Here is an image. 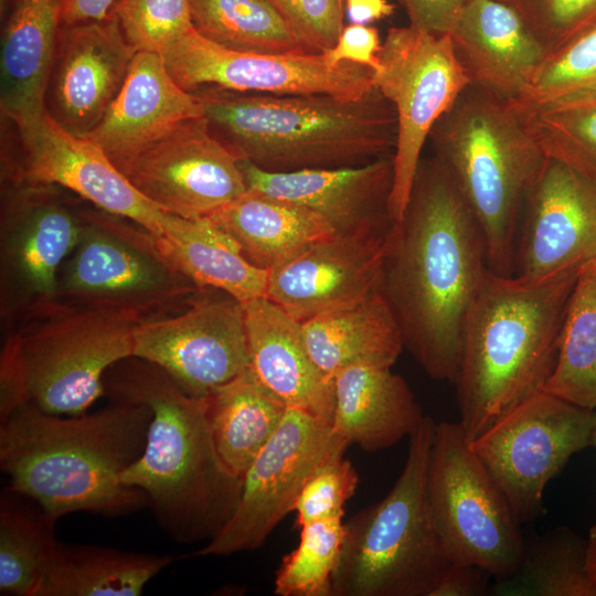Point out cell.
<instances>
[{
    "instance_id": "7402d4cb",
    "label": "cell",
    "mask_w": 596,
    "mask_h": 596,
    "mask_svg": "<svg viewBox=\"0 0 596 596\" xmlns=\"http://www.w3.org/2000/svg\"><path fill=\"white\" fill-rule=\"evenodd\" d=\"M238 163L247 189L306 206L336 233L394 223L389 214L393 156L352 167L286 172L266 171L244 160Z\"/></svg>"
},
{
    "instance_id": "f1b7e54d",
    "label": "cell",
    "mask_w": 596,
    "mask_h": 596,
    "mask_svg": "<svg viewBox=\"0 0 596 596\" xmlns=\"http://www.w3.org/2000/svg\"><path fill=\"white\" fill-rule=\"evenodd\" d=\"M300 323L310 356L332 379L358 364L392 368L404 349L400 326L380 288L353 305Z\"/></svg>"
},
{
    "instance_id": "e0dca14e",
    "label": "cell",
    "mask_w": 596,
    "mask_h": 596,
    "mask_svg": "<svg viewBox=\"0 0 596 596\" xmlns=\"http://www.w3.org/2000/svg\"><path fill=\"white\" fill-rule=\"evenodd\" d=\"M161 211L202 220L247 190L238 159L210 131L204 116L115 164Z\"/></svg>"
},
{
    "instance_id": "9a60e30c",
    "label": "cell",
    "mask_w": 596,
    "mask_h": 596,
    "mask_svg": "<svg viewBox=\"0 0 596 596\" xmlns=\"http://www.w3.org/2000/svg\"><path fill=\"white\" fill-rule=\"evenodd\" d=\"M179 86L192 93L203 86L273 94H329L360 98L373 85L370 67L343 62L330 65L322 53L258 54L227 50L194 26L161 54Z\"/></svg>"
},
{
    "instance_id": "ac0fdd59",
    "label": "cell",
    "mask_w": 596,
    "mask_h": 596,
    "mask_svg": "<svg viewBox=\"0 0 596 596\" xmlns=\"http://www.w3.org/2000/svg\"><path fill=\"white\" fill-rule=\"evenodd\" d=\"M596 262V185L547 158L524 199L513 276L544 281Z\"/></svg>"
},
{
    "instance_id": "8992f818",
    "label": "cell",
    "mask_w": 596,
    "mask_h": 596,
    "mask_svg": "<svg viewBox=\"0 0 596 596\" xmlns=\"http://www.w3.org/2000/svg\"><path fill=\"white\" fill-rule=\"evenodd\" d=\"M428 140L480 228L489 269L513 276L524 199L546 160L541 147L509 100L473 85Z\"/></svg>"
},
{
    "instance_id": "7a4b0ae2",
    "label": "cell",
    "mask_w": 596,
    "mask_h": 596,
    "mask_svg": "<svg viewBox=\"0 0 596 596\" xmlns=\"http://www.w3.org/2000/svg\"><path fill=\"white\" fill-rule=\"evenodd\" d=\"M151 413L111 402L93 413L55 415L32 403L0 422V467L10 490L34 501L54 522L73 512L117 517L149 505L124 483L142 454Z\"/></svg>"
},
{
    "instance_id": "681fc988",
    "label": "cell",
    "mask_w": 596,
    "mask_h": 596,
    "mask_svg": "<svg viewBox=\"0 0 596 596\" xmlns=\"http://www.w3.org/2000/svg\"><path fill=\"white\" fill-rule=\"evenodd\" d=\"M345 14L351 23L369 24L391 17L395 6L387 0H344Z\"/></svg>"
},
{
    "instance_id": "8d00e7d4",
    "label": "cell",
    "mask_w": 596,
    "mask_h": 596,
    "mask_svg": "<svg viewBox=\"0 0 596 596\" xmlns=\"http://www.w3.org/2000/svg\"><path fill=\"white\" fill-rule=\"evenodd\" d=\"M496 582L492 592L500 596H596L587 571V540L566 528L525 545L517 571Z\"/></svg>"
},
{
    "instance_id": "30bf717a",
    "label": "cell",
    "mask_w": 596,
    "mask_h": 596,
    "mask_svg": "<svg viewBox=\"0 0 596 596\" xmlns=\"http://www.w3.org/2000/svg\"><path fill=\"white\" fill-rule=\"evenodd\" d=\"M379 58L373 85L396 116L389 214L397 223L404 216L432 128L469 81L449 34H435L412 24L387 30Z\"/></svg>"
},
{
    "instance_id": "ab89813d",
    "label": "cell",
    "mask_w": 596,
    "mask_h": 596,
    "mask_svg": "<svg viewBox=\"0 0 596 596\" xmlns=\"http://www.w3.org/2000/svg\"><path fill=\"white\" fill-rule=\"evenodd\" d=\"M593 84H596V21L546 55L525 93L517 99H542Z\"/></svg>"
},
{
    "instance_id": "d6a6232c",
    "label": "cell",
    "mask_w": 596,
    "mask_h": 596,
    "mask_svg": "<svg viewBox=\"0 0 596 596\" xmlns=\"http://www.w3.org/2000/svg\"><path fill=\"white\" fill-rule=\"evenodd\" d=\"M547 158L596 185V84L535 100H509Z\"/></svg>"
},
{
    "instance_id": "603a6c76",
    "label": "cell",
    "mask_w": 596,
    "mask_h": 596,
    "mask_svg": "<svg viewBox=\"0 0 596 596\" xmlns=\"http://www.w3.org/2000/svg\"><path fill=\"white\" fill-rule=\"evenodd\" d=\"M469 85L514 100L546 52L522 18L498 0H467L447 33Z\"/></svg>"
},
{
    "instance_id": "ee69618b",
    "label": "cell",
    "mask_w": 596,
    "mask_h": 596,
    "mask_svg": "<svg viewBox=\"0 0 596 596\" xmlns=\"http://www.w3.org/2000/svg\"><path fill=\"white\" fill-rule=\"evenodd\" d=\"M381 46L382 41L376 28L350 23L344 25L333 47L323 52L322 55L330 65L351 62L375 72L380 67Z\"/></svg>"
},
{
    "instance_id": "f907efd6",
    "label": "cell",
    "mask_w": 596,
    "mask_h": 596,
    "mask_svg": "<svg viewBox=\"0 0 596 596\" xmlns=\"http://www.w3.org/2000/svg\"><path fill=\"white\" fill-rule=\"evenodd\" d=\"M587 571L596 590V523L589 530L587 539Z\"/></svg>"
},
{
    "instance_id": "60d3db41",
    "label": "cell",
    "mask_w": 596,
    "mask_h": 596,
    "mask_svg": "<svg viewBox=\"0 0 596 596\" xmlns=\"http://www.w3.org/2000/svg\"><path fill=\"white\" fill-rule=\"evenodd\" d=\"M512 8L546 55L596 21V0H498ZM546 57V56H545Z\"/></svg>"
},
{
    "instance_id": "44dd1931",
    "label": "cell",
    "mask_w": 596,
    "mask_h": 596,
    "mask_svg": "<svg viewBox=\"0 0 596 596\" xmlns=\"http://www.w3.org/2000/svg\"><path fill=\"white\" fill-rule=\"evenodd\" d=\"M55 184H6L3 255L13 277L38 302L57 296V270L79 241L85 212Z\"/></svg>"
},
{
    "instance_id": "4dcf8cb0",
    "label": "cell",
    "mask_w": 596,
    "mask_h": 596,
    "mask_svg": "<svg viewBox=\"0 0 596 596\" xmlns=\"http://www.w3.org/2000/svg\"><path fill=\"white\" fill-rule=\"evenodd\" d=\"M203 398L216 449L226 466L243 478L288 406L257 380L249 366Z\"/></svg>"
},
{
    "instance_id": "277c9868",
    "label": "cell",
    "mask_w": 596,
    "mask_h": 596,
    "mask_svg": "<svg viewBox=\"0 0 596 596\" xmlns=\"http://www.w3.org/2000/svg\"><path fill=\"white\" fill-rule=\"evenodd\" d=\"M212 135L238 160L272 172L352 167L393 156L396 116L373 86L360 98L192 92Z\"/></svg>"
},
{
    "instance_id": "ffe728a7",
    "label": "cell",
    "mask_w": 596,
    "mask_h": 596,
    "mask_svg": "<svg viewBox=\"0 0 596 596\" xmlns=\"http://www.w3.org/2000/svg\"><path fill=\"white\" fill-rule=\"evenodd\" d=\"M137 52L116 15L61 25L44 91L45 113L64 130L86 137L118 96Z\"/></svg>"
},
{
    "instance_id": "816d5d0a",
    "label": "cell",
    "mask_w": 596,
    "mask_h": 596,
    "mask_svg": "<svg viewBox=\"0 0 596 596\" xmlns=\"http://www.w3.org/2000/svg\"><path fill=\"white\" fill-rule=\"evenodd\" d=\"M592 446L596 448V408L594 409L593 430H592Z\"/></svg>"
},
{
    "instance_id": "1f68e13d",
    "label": "cell",
    "mask_w": 596,
    "mask_h": 596,
    "mask_svg": "<svg viewBox=\"0 0 596 596\" xmlns=\"http://www.w3.org/2000/svg\"><path fill=\"white\" fill-rule=\"evenodd\" d=\"M173 560L58 542L34 596H138Z\"/></svg>"
},
{
    "instance_id": "bcb514c9",
    "label": "cell",
    "mask_w": 596,
    "mask_h": 596,
    "mask_svg": "<svg viewBox=\"0 0 596 596\" xmlns=\"http://www.w3.org/2000/svg\"><path fill=\"white\" fill-rule=\"evenodd\" d=\"M467 0H397L409 24L435 34L448 33Z\"/></svg>"
},
{
    "instance_id": "d590c367",
    "label": "cell",
    "mask_w": 596,
    "mask_h": 596,
    "mask_svg": "<svg viewBox=\"0 0 596 596\" xmlns=\"http://www.w3.org/2000/svg\"><path fill=\"white\" fill-rule=\"evenodd\" d=\"M194 29L227 50L310 53L269 0H191Z\"/></svg>"
},
{
    "instance_id": "e575fe53",
    "label": "cell",
    "mask_w": 596,
    "mask_h": 596,
    "mask_svg": "<svg viewBox=\"0 0 596 596\" xmlns=\"http://www.w3.org/2000/svg\"><path fill=\"white\" fill-rule=\"evenodd\" d=\"M7 488L0 500V594L34 596L58 541L54 521Z\"/></svg>"
},
{
    "instance_id": "f546056e",
    "label": "cell",
    "mask_w": 596,
    "mask_h": 596,
    "mask_svg": "<svg viewBox=\"0 0 596 596\" xmlns=\"http://www.w3.org/2000/svg\"><path fill=\"white\" fill-rule=\"evenodd\" d=\"M152 238L161 258L199 288L221 290L242 304L266 297L268 272L249 263L207 220L167 213L161 233Z\"/></svg>"
},
{
    "instance_id": "ba28073f",
    "label": "cell",
    "mask_w": 596,
    "mask_h": 596,
    "mask_svg": "<svg viewBox=\"0 0 596 596\" xmlns=\"http://www.w3.org/2000/svg\"><path fill=\"white\" fill-rule=\"evenodd\" d=\"M427 497L450 563L477 566L496 581L517 571L525 549L520 523L459 422L435 423Z\"/></svg>"
},
{
    "instance_id": "2e32d148",
    "label": "cell",
    "mask_w": 596,
    "mask_h": 596,
    "mask_svg": "<svg viewBox=\"0 0 596 596\" xmlns=\"http://www.w3.org/2000/svg\"><path fill=\"white\" fill-rule=\"evenodd\" d=\"M132 356L155 364L188 395L204 397L249 366L243 304L199 297L178 316L143 320Z\"/></svg>"
},
{
    "instance_id": "4316f807",
    "label": "cell",
    "mask_w": 596,
    "mask_h": 596,
    "mask_svg": "<svg viewBox=\"0 0 596 596\" xmlns=\"http://www.w3.org/2000/svg\"><path fill=\"white\" fill-rule=\"evenodd\" d=\"M332 429L348 445L379 451L409 437L424 416L406 381L390 366L358 364L333 376Z\"/></svg>"
},
{
    "instance_id": "3957f363",
    "label": "cell",
    "mask_w": 596,
    "mask_h": 596,
    "mask_svg": "<svg viewBox=\"0 0 596 596\" xmlns=\"http://www.w3.org/2000/svg\"><path fill=\"white\" fill-rule=\"evenodd\" d=\"M111 402L141 404L151 419L140 457L123 473L141 490L169 536L207 543L234 514L243 479L220 456L203 397L184 393L160 368L135 356L114 364L104 377Z\"/></svg>"
},
{
    "instance_id": "c3c4849f",
    "label": "cell",
    "mask_w": 596,
    "mask_h": 596,
    "mask_svg": "<svg viewBox=\"0 0 596 596\" xmlns=\"http://www.w3.org/2000/svg\"><path fill=\"white\" fill-rule=\"evenodd\" d=\"M116 0H65L61 25L100 21L109 17Z\"/></svg>"
},
{
    "instance_id": "b9f144b4",
    "label": "cell",
    "mask_w": 596,
    "mask_h": 596,
    "mask_svg": "<svg viewBox=\"0 0 596 596\" xmlns=\"http://www.w3.org/2000/svg\"><path fill=\"white\" fill-rule=\"evenodd\" d=\"M343 456V453L336 454L326 459L304 485L292 511L299 526L322 519L343 518L344 504L359 485L356 470Z\"/></svg>"
},
{
    "instance_id": "7bdbcfd3",
    "label": "cell",
    "mask_w": 596,
    "mask_h": 596,
    "mask_svg": "<svg viewBox=\"0 0 596 596\" xmlns=\"http://www.w3.org/2000/svg\"><path fill=\"white\" fill-rule=\"evenodd\" d=\"M310 53H323L344 28V0H269Z\"/></svg>"
},
{
    "instance_id": "f35d334b",
    "label": "cell",
    "mask_w": 596,
    "mask_h": 596,
    "mask_svg": "<svg viewBox=\"0 0 596 596\" xmlns=\"http://www.w3.org/2000/svg\"><path fill=\"white\" fill-rule=\"evenodd\" d=\"M111 12L136 52L161 55L193 28L191 0H116Z\"/></svg>"
},
{
    "instance_id": "83f0119b",
    "label": "cell",
    "mask_w": 596,
    "mask_h": 596,
    "mask_svg": "<svg viewBox=\"0 0 596 596\" xmlns=\"http://www.w3.org/2000/svg\"><path fill=\"white\" fill-rule=\"evenodd\" d=\"M204 220L230 236L249 263L267 272L336 233L312 210L253 189Z\"/></svg>"
},
{
    "instance_id": "74e56055",
    "label": "cell",
    "mask_w": 596,
    "mask_h": 596,
    "mask_svg": "<svg viewBox=\"0 0 596 596\" xmlns=\"http://www.w3.org/2000/svg\"><path fill=\"white\" fill-rule=\"evenodd\" d=\"M343 518H329L300 526L297 547L285 555L276 571L278 596H332V577L344 542Z\"/></svg>"
},
{
    "instance_id": "cb8c5ba5",
    "label": "cell",
    "mask_w": 596,
    "mask_h": 596,
    "mask_svg": "<svg viewBox=\"0 0 596 596\" xmlns=\"http://www.w3.org/2000/svg\"><path fill=\"white\" fill-rule=\"evenodd\" d=\"M201 116L203 107L199 98L177 84L162 56L137 52L118 96L85 138L117 164L181 123Z\"/></svg>"
},
{
    "instance_id": "5b68a950",
    "label": "cell",
    "mask_w": 596,
    "mask_h": 596,
    "mask_svg": "<svg viewBox=\"0 0 596 596\" xmlns=\"http://www.w3.org/2000/svg\"><path fill=\"white\" fill-rule=\"evenodd\" d=\"M579 270L533 283L488 269L464 326L454 382L469 441L543 391Z\"/></svg>"
},
{
    "instance_id": "8fae6325",
    "label": "cell",
    "mask_w": 596,
    "mask_h": 596,
    "mask_svg": "<svg viewBox=\"0 0 596 596\" xmlns=\"http://www.w3.org/2000/svg\"><path fill=\"white\" fill-rule=\"evenodd\" d=\"M593 419L594 409L542 391L469 441L520 524L538 517L550 480L592 445Z\"/></svg>"
},
{
    "instance_id": "7c38bea8",
    "label": "cell",
    "mask_w": 596,
    "mask_h": 596,
    "mask_svg": "<svg viewBox=\"0 0 596 596\" xmlns=\"http://www.w3.org/2000/svg\"><path fill=\"white\" fill-rule=\"evenodd\" d=\"M111 214L85 213V224L57 280L73 307L150 312L199 287L159 255L152 235L126 228Z\"/></svg>"
},
{
    "instance_id": "4fadbf2b",
    "label": "cell",
    "mask_w": 596,
    "mask_h": 596,
    "mask_svg": "<svg viewBox=\"0 0 596 596\" xmlns=\"http://www.w3.org/2000/svg\"><path fill=\"white\" fill-rule=\"evenodd\" d=\"M348 443L307 411L287 407L275 434L243 476L240 503L220 533L193 556H228L260 547L316 468Z\"/></svg>"
},
{
    "instance_id": "d6986e66",
    "label": "cell",
    "mask_w": 596,
    "mask_h": 596,
    "mask_svg": "<svg viewBox=\"0 0 596 596\" xmlns=\"http://www.w3.org/2000/svg\"><path fill=\"white\" fill-rule=\"evenodd\" d=\"M392 224L334 233L268 272L266 298L302 322L380 288Z\"/></svg>"
},
{
    "instance_id": "836d02e7",
    "label": "cell",
    "mask_w": 596,
    "mask_h": 596,
    "mask_svg": "<svg viewBox=\"0 0 596 596\" xmlns=\"http://www.w3.org/2000/svg\"><path fill=\"white\" fill-rule=\"evenodd\" d=\"M544 392L596 408V262L581 268L563 319L555 365Z\"/></svg>"
},
{
    "instance_id": "d4e9b609",
    "label": "cell",
    "mask_w": 596,
    "mask_h": 596,
    "mask_svg": "<svg viewBox=\"0 0 596 596\" xmlns=\"http://www.w3.org/2000/svg\"><path fill=\"white\" fill-rule=\"evenodd\" d=\"M249 369L287 406L332 425L333 379L310 356L301 323L266 297L243 304Z\"/></svg>"
},
{
    "instance_id": "7dc6e473",
    "label": "cell",
    "mask_w": 596,
    "mask_h": 596,
    "mask_svg": "<svg viewBox=\"0 0 596 596\" xmlns=\"http://www.w3.org/2000/svg\"><path fill=\"white\" fill-rule=\"evenodd\" d=\"M489 575L473 565L451 563L430 596H475L486 592Z\"/></svg>"
},
{
    "instance_id": "484cf974",
    "label": "cell",
    "mask_w": 596,
    "mask_h": 596,
    "mask_svg": "<svg viewBox=\"0 0 596 596\" xmlns=\"http://www.w3.org/2000/svg\"><path fill=\"white\" fill-rule=\"evenodd\" d=\"M65 0H1V117L44 114V91Z\"/></svg>"
},
{
    "instance_id": "5bb4252c",
    "label": "cell",
    "mask_w": 596,
    "mask_h": 596,
    "mask_svg": "<svg viewBox=\"0 0 596 596\" xmlns=\"http://www.w3.org/2000/svg\"><path fill=\"white\" fill-rule=\"evenodd\" d=\"M12 125L14 147L2 138L6 184H55L153 236L161 233L167 213L145 198L94 141L67 132L45 111Z\"/></svg>"
},
{
    "instance_id": "f6af8a7d",
    "label": "cell",
    "mask_w": 596,
    "mask_h": 596,
    "mask_svg": "<svg viewBox=\"0 0 596 596\" xmlns=\"http://www.w3.org/2000/svg\"><path fill=\"white\" fill-rule=\"evenodd\" d=\"M30 403L28 379L17 334L7 339L0 362V421Z\"/></svg>"
},
{
    "instance_id": "6da1fadb",
    "label": "cell",
    "mask_w": 596,
    "mask_h": 596,
    "mask_svg": "<svg viewBox=\"0 0 596 596\" xmlns=\"http://www.w3.org/2000/svg\"><path fill=\"white\" fill-rule=\"evenodd\" d=\"M489 267L480 228L444 166L422 159L393 223L380 290L426 374L455 382L464 326Z\"/></svg>"
},
{
    "instance_id": "9c48e42d",
    "label": "cell",
    "mask_w": 596,
    "mask_h": 596,
    "mask_svg": "<svg viewBox=\"0 0 596 596\" xmlns=\"http://www.w3.org/2000/svg\"><path fill=\"white\" fill-rule=\"evenodd\" d=\"M129 310L57 308L41 324L18 333L30 403L55 415H79L105 396L104 377L132 356L137 327Z\"/></svg>"
},
{
    "instance_id": "52a82bcc",
    "label": "cell",
    "mask_w": 596,
    "mask_h": 596,
    "mask_svg": "<svg viewBox=\"0 0 596 596\" xmlns=\"http://www.w3.org/2000/svg\"><path fill=\"white\" fill-rule=\"evenodd\" d=\"M434 428L425 415L408 437L406 462L390 492L344 522L332 596H430L451 564L427 497Z\"/></svg>"
}]
</instances>
